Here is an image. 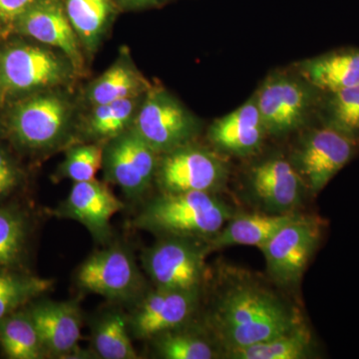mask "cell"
<instances>
[{"label": "cell", "instance_id": "1", "mask_svg": "<svg viewBox=\"0 0 359 359\" xmlns=\"http://www.w3.org/2000/svg\"><path fill=\"white\" fill-rule=\"evenodd\" d=\"M304 325L301 314L280 294L259 282L240 278L212 302L207 318L210 337L226 351L287 334Z\"/></svg>", "mask_w": 359, "mask_h": 359}, {"label": "cell", "instance_id": "2", "mask_svg": "<svg viewBox=\"0 0 359 359\" xmlns=\"http://www.w3.org/2000/svg\"><path fill=\"white\" fill-rule=\"evenodd\" d=\"M235 214L216 194L161 193L143 208L134 224L162 237L209 242Z\"/></svg>", "mask_w": 359, "mask_h": 359}, {"label": "cell", "instance_id": "3", "mask_svg": "<svg viewBox=\"0 0 359 359\" xmlns=\"http://www.w3.org/2000/svg\"><path fill=\"white\" fill-rule=\"evenodd\" d=\"M323 224L316 217L299 214L259 248L269 278L283 287H295L320 247Z\"/></svg>", "mask_w": 359, "mask_h": 359}, {"label": "cell", "instance_id": "4", "mask_svg": "<svg viewBox=\"0 0 359 359\" xmlns=\"http://www.w3.org/2000/svg\"><path fill=\"white\" fill-rule=\"evenodd\" d=\"M208 242L196 238L162 237L144 250V269L156 287L169 290H197L207 276Z\"/></svg>", "mask_w": 359, "mask_h": 359}, {"label": "cell", "instance_id": "5", "mask_svg": "<svg viewBox=\"0 0 359 359\" xmlns=\"http://www.w3.org/2000/svg\"><path fill=\"white\" fill-rule=\"evenodd\" d=\"M228 176V164L222 156L186 144L165 154L155 178L161 193L217 194L223 190Z\"/></svg>", "mask_w": 359, "mask_h": 359}, {"label": "cell", "instance_id": "6", "mask_svg": "<svg viewBox=\"0 0 359 359\" xmlns=\"http://www.w3.org/2000/svg\"><path fill=\"white\" fill-rule=\"evenodd\" d=\"M358 149L359 141L323 125L302 137L290 163L309 192L316 195L353 159Z\"/></svg>", "mask_w": 359, "mask_h": 359}, {"label": "cell", "instance_id": "7", "mask_svg": "<svg viewBox=\"0 0 359 359\" xmlns=\"http://www.w3.org/2000/svg\"><path fill=\"white\" fill-rule=\"evenodd\" d=\"M313 90L304 79L269 76L255 96L266 133L282 136L302 127L314 104Z\"/></svg>", "mask_w": 359, "mask_h": 359}, {"label": "cell", "instance_id": "8", "mask_svg": "<svg viewBox=\"0 0 359 359\" xmlns=\"http://www.w3.org/2000/svg\"><path fill=\"white\" fill-rule=\"evenodd\" d=\"M135 133L157 154L189 144L196 133L192 116L163 90L149 94L135 120Z\"/></svg>", "mask_w": 359, "mask_h": 359}, {"label": "cell", "instance_id": "9", "mask_svg": "<svg viewBox=\"0 0 359 359\" xmlns=\"http://www.w3.org/2000/svg\"><path fill=\"white\" fill-rule=\"evenodd\" d=\"M76 280L81 289L112 301H128L143 287L133 256L121 247L94 252L78 269Z\"/></svg>", "mask_w": 359, "mask_h": 359}, {"label": "cell", "instance_id": "10", "mask_svg": "<svg viewBox=\"0 0 359 359\" xmlns=\"http://www.w3.org/2000/svg\"><path fill=\"white\" fill-rule=\"evenodd\" d=\"M157 155L134 131L120 134L104 150L106 175L127 197L137 199L147 192L155 178Z\"/></svg>", "mask_w": 359, "mask_h": 359}, {"label": "cell", "instance_id": "11", "mask_svg": "<svg viewBox=\"0 0 359 359\" xmlns=\"http://www.w3.org/2000/svg\"><path fill=\"white\" fill-rule=\"evenodd\" d=\"M201 289L156 287L144 297L129 321L130 332L138 339H153L163 332L183 327L195 313Z\"/></svg>", "mask_w": 359, "mask_h": 359}, {"label": "cell", "instance_id": "12", "mask_svg": "<svg viewBox=\"0 0 359 359\" xmlns=\"http://www.w3.org/2000/svg\"><path fill=\"white\" fill-rule=\"evenodd\" d=\"M67 122V108L55 96L28 99L16 105L11 119L14 139L28 149H44L54 145L62 136Z\"/></svg>", "mask_w": 359, "mask_h": 359}, {"label": "cell", "instance_id": "13", "mask_svg": "<svg viewBox=\"0 0 359 359\" xmlns=\"http://www.w3.org/2000/svg\"><path fill=\"white\" fill-rule=\"evenodd\" d=\"M250 185L257 203L271 214L295 212L306 188L292 163L280 157L269 158L252 168Z\"/></svg>", "mask_w": 359, "mask_h": 359}, {"label": "cell", "instance_id": "14", "mask_svg": "<svg viewBox=\"0 0 359 359\" xmlns=\"http://www.w3.org/2000/svg\"><path fill=\"white\" fill-rule=\"evenodd\" d=\"M124 208L107 185L101 182H78L67 199L55 211L60 218L83 224L96 240L105 241L111 233V219Z\"/></svg>", "mask_w": 359, "mask_h": 359}, {"label": "cell", "instance_id": "15", "mask_svg": "<svg viewBox=\"0 0 359 359\" xmlns=\"http://www.w3.org/2000/svg\"><path fill=\"white\" fill-rule=\"evenodd\" d=\"M65 69L51 52L20 45L0 55V82L13 91H26L62 81Z\"/></svg>", "mask_w": 359, "mask_h": 359}, {"label": "cell", "instance_id": "16", "mask_svg": "<svg viewBox=\"0 0 359 359\" xmlns=\"http://www.w3.org/2000/svg\"><path fill=\"white\" fill-rule=\"evenodd\" d=\"M45 351L65 358L78 351L81 340V313L72 302H37L28 309Z\"/></svg>", "mask_w": 359, "mask_h": 359}, {"label": "cell", "instance_id": "17", "mask_svg": "<svg viewBox=\"0 0 359 359\" xmlns=\"http://www.w3.org/2000/svg\"><path fill=\"white\" fill-rule=\"evenodd\" d=\"M16 21L21 32L60 49L75 67H80L82 58L75 32L58 1L36 0Z\"/></svg>", "mask_w": 359, "mask_h": 359}, {"label": "cell", "instance_id": "18", "mask_svg": "<svg viewBox=\"0 0 359 359\" xmlns=\"http://www.w3.org/2000/svg\"><path fill=\"white\" fill-rule=\"evenodd\" d=\"M266 134L256 99L252 97L238 109L212 123L209 139L219 152L245 157L261 148Z\"/></svg>", "mask_w": 359, "mask_h": 359}, {"label": "cell", "instance_id": "19", "mask_svg": "<svg viewBox=\"0 0 359 359\" xmlns=\"http://www.w3.org/2000/svg\"><path fill=\"white\" fill-rule=\"evenodd\" d=\"M299 73L316 90L334 93L359 84V48L339 49L304 61Z\"/></svg>", "mask_w": 359, "mask_h": 359}, {"label": "cell", "instance_id": "20", "mask_svg": "<svg viewBox=\"0 0 359 359\" xmlns=\"http://www.w3.org/2000/svg\"><path fill=\"white\" fill-rule=\"evenodd\" d=\"M297 215L299 212H297L290 214L236 212L208 245L211 252L231 245H252L259 249Z\"/></svg>", "mask_w": 359, "mask_h": 359}, {"label": "cell", "instance_id": "21", "mask_svg": "<svg viewBox=\"0 0 359 359\" xmlns=\"http://www.w3.org/2000/svg\"><path fill=\"white\" fill-rule=\"evenodd\" d=\"M311 330L306 325L287 334L257 342L252 346L226 351L223 358L230 359H306L316 355Z\"/></svg>", "mask_w": 359, "mask_h": 359}, {"label": "cell", "instance_id": "22", "mask_svg": "<svg viewBox=\"0 0 359 359\" xmlns=\"http://www.w3.org/2000/svg\"><path fill=\"white\" fill-rule=\"evenodd\" d=\"M0 346L11 359H39L45 351L27 311H15L0 320Z\"/></svg>", "mask_w": 359, "mask_h": 359}, {"label": "cell", "instance_id": "23", "mask_svg": "<svg viewBox=\"0 0 359 359\" xmlns=\"http://www.w3.org/2000/svg\"><path fill=\"white\" fill-rule=\"evenodd\" d=\"M153 339L158 355L165 359H215L223 355L211 337L188 332L183 327L168 330Z\"/></svg>", "mask_w": 359, "mask_h": 359}, {"label": "cell", "instance_id": "24", "mask_svg": "<svg viewBox=\"0 0 359 359\" xmlns=\"http://www.w3.org/2000/svg\"><path fill=\"white\" fill-rule=\"evenodd\" d=\"M53 280L0 269V320L45 294Z\"/></svg>", "mask_w": 359, "mask_h": 359}, {"label": "cell", "instance_id": "25", "mask_svg": "<svg viewBox=\"0 0 359 359\" xmlns=\"http://www.w3.org/2000/svg\"><path fill=\"white\" fill-rule=\"evenodd\" d=\"M93 344L101 358H138L129 335L128 320L119 311L108 313L99 321L94 330Z\"/></svg>", "mask_w": 359, "mask_h": 359}, {"label": "cell", "instance_id": "26", "mask_svg": "<svg viewBox=\"0 0 359 359\" xmlns=\"http://www.w3.org/2000/svg\"><path fill=\"white\" fill-rule=\"evenodd\" d=\"M65 6L74 32L85 44L95 45L112 13L110 0H65Z\"/></svg>", "mask_w": 359, "mask_h": 359}, {"label": "cell", "instance_id": "27", "mask_svg": "<svg viewBox=\"0 0 359 359\" xmlns=\"http://www.w3.org/2000/svg\"><path fill=\"white\" fill-rule=\"evenodd\" d=\"M327 95L323 125L359 141V84Z\"/></svg>", "mask_w": 359, "mask_h": 359}, {"label": "cell", "instance_id": "28", "mask_svg": "<svg viewBox=\"0 0 359 359\" xmlns=\"http://www.w3.org/2000/svg\"><path fill=\"white\" fill-rule=\"evenodd\" d=\"M27 221L15 208H0V268L20 261L27 238Z\"/></svg>", "mask_w": 359, "mask_h": 359}, {"label": "cell", "instance_id": "29", "mask_svg": "<svg viewBox=\"0 0 359 359\" xmlns=\"http://www.w3.org/2000/svg\"><path fill=\"white\" fill-rule=\"evenodd\" d=\"M140 80L129 67L115 65L97 80L89 98L96 106L131 98L140 89Z\"/></svg>", "mask_w": 359, "mask_h": 359}, {"label": "cell", "instance_id": "30", "mask_svg": "<svg viewBox=\"0 0 359 359\" xmlns=\"http://www.w3.org/2000/svg\"><path fill=\"white\" fill-rule=\"evenodd\" d=\"M134 107L132 97L96 106L90 119V130L102 138L119 136L131 120Z\"/></svg>", "mask_w": 359, "mask_h": 359}, {"label": "cell", "instance_id": "31", "mask_svg": "<svg viewBox=\"0 0 359 359\" xmlns=\"http://www.w3.org/2000/svg\"><path fill=\"white\" fill-rule=\"evenodd\" d=\"M104 150L100 146H77L68 151L63 163L62 174L74 183L95 180L103 165Z\"/></svg>", "mask_w": 359, "mask_h": 359}, {"label": "cell", "instance_id": "32", "mask_svg": "<svg viewBox=\"0 0 359 359\" xmlns=\"http://www.w3.org/2000/svg\"><path fill=\"white\" fill-rule=\"evenodd\" d=\"M20 182L18 169L4 151L0 149V201L6 198Z\"/></svg>", "mask_w": 359, "mask_h": 359}, {"label": "cell", "instance_id": "33", "mask_svg": "<svg viewBox=\"0 0 359 359\" xmlns=\"http://www.w3.org/2000/svg\"><path fill=\"white\" fill-rule=\"evenodd\" d=\"M36 0H0V20H18V18Z\"/></svg>", "mask_w": 359, "mask_h": 359}, {"label": "cell", "instance_id": "34", "mask_svg": "<svg viewBox=\"0 0 359 359\" xmlns=\"http://www.w3.org/2000/svg\"><path fill=\"white\" fill-rule=\"evenodd\" d=\"M130 4H137V6H146V4H154L163 0H126Z\"/></svg>", "mask_w": 359, "mask_h": 359}, {"label": "cell", "instance_id": "35", "mask_svg": "<svg viewBox=\"0 0 359 359\" xmlns=\"http://www.w3.org/2000/svg\"><path fill=\"white\" fill-rule=\"evenodd\" d=\"M0 84H1V82H0Z\"/></svg>", "mask_w": 359, "mask_h": 359}]
</instances>
